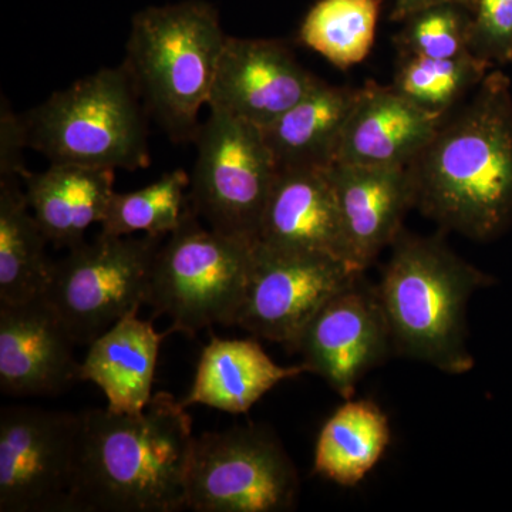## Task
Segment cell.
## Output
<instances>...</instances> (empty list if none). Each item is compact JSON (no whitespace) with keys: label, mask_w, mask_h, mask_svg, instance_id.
<instances>
[{"label":"cell","mask_w":512,"mask_h":512,"mask_svg":"<svg viewBox=\"0 0 512 512\" xmlns=\"http://www.w3.org/2000/svg\"><path fill=\"white\" fill-rule=\"evenodd\" d=\"M413 204L440 227L493 241L512 225V90L491 70L473 99L407 165Z\"/></svg>","instance_id":"1"},{"label":"cell","mask_w":512,"mask_h":512,"mask_svg":"<svg viewBox=\"0 0 512 512\" xmlns=\"http://www.w3.org/2000/svg\"><path fill=\"white\" fill-rule=\"evenodd\" d=\"M84 434L73 511L177 512L187 508L192 420L171 394L137 414L93 409Z\"/></svg>","instance_id":"2"},{"label":"cell","mask_w":512,"mask_h":512,"mask_svg":"<svg viewBox=\"0 0 512 512\" xmlns=\"http://www.w3.org/2000/svg\"><path fill=\"white\" fill-rule=\"evenodd\" d=\"M493 284L440 237L402 229L377 284L394 352L448 375L470 372L476 360L468 349V302Z\"/></svg>","instance_id":"3"},{"label":"cell","mask_w":512,"mask_h":512,"mask_svg":"<svg viewBox=\"0 0 512 512\" xmlns=\"http://www.w3.org/2000/svg\"><path fill=\"white\" fill-rule=\"evenodd\" d=\"M228 35L204 0L150 6L131 20L123 66L146 113L177 143L195 140Z\"/></svg>","instance_id":"4"},{"label":"cell","mask_w":512,"mask_h":512,"mask_svg":"<svg viewBox=\"0 0 512 512\" xmlns=\"http://www.w3.org/2000/svg\"><path fill=\"white\" fill-rule=\"evenodd\" d=\"M146 109L130 76L106 67L23 114L28 147L50 164L136 171L150 165Z\"/></svg>","instance_id":"5"},{"label":"cell","mask_w":512,"mask_h":512,"mask_svg":"<svg viewBox=\"0 0 512 512\" xmlns=\"http://www.w3.org/2000/svg\"><path fill=\"white\" fill-rule=\"evenodd\" d=\"M254 252L255 242L204 227L190 208L158 249L147 305L170 318L171 333L235 326Z\"/></svg>","instance_id":"6"},{"label":"cell","mask_w":512,"mask_h":512,"mask_svg":"<svg viewBox=\"0 0 512 512\" xmlns=\"http://www.w3.org/2000/svg\"><path fill=\"white\" fill-rule=\"evenodd\" d=\"M165 238L100 234L53 262L42 298L77 346L87 348L124 316L147 305L154 259Z\"/></svg>","instance_id":"7"},{"label":"cell","mask_w":512,"mask_h":512,"mask_svg":"<svg viewBox=\"0 0 512 512\" xmlns=\"http://www.w3.org/2000/svg\"><path fill=\"white\" fill-rule=\"evenodd\" d=\"M298 495L295 464L266 427L248 424L195 437L185 494L188 510L291 511Z\"/></svg>","instance_id":"8"},{"label":"cell","mask_w":512,"mask_h":512,"mask_svg":"<svg viewBox=\"0 0 512 512\" xmlns=\"http://www.w3.org/2000/svg\"><path fill=\"white\" fill-rule=\"evenodd\" d=\"M190 205L208 227L256 242L259 224L278 175L261 128L211 110L195 137Z\"/></svg>","instance_id":"9"},{"label":"cell","mask_w":512,"mask_h":512,"mask_svg":"<svg viewBox=\"0 0 512 512\" xmlns=\"http://www.w3.org/2000/svg\"><path fill=\"white\" fill-rule=\"evenodd\" d=\"M83 434V413L3 407L0 512H73Z\"/></svg>","instance_id":"10"},{"label":"cell","mask_w":512,"mask_h":512,"mask_svg":"<svg viewBox=\"0 0 512 512\" xmlns=\"http://www.w3.org/2000/svg\"><path fill=\"white\" fill-rule=\"evenodd\" d=\"M357 274L338 258L256 244L235 326L291 348L316 312Z\"/></svg>","instance_id":"11"},{"label":"cell","mask_w":512,"mask_h":512,"mask_svg":"<svg viewBox=\"0 0 512 512\" xmlns=\"http://www.w3.org/2000/svg\"><path fill=\"white\" fill-rule=\"evenodd\" d=\"M292 352L343 399H352L357 384L394 353L377 285L357 274L309 320Z\"/></svg>","instance_id":"12"},{"label":"cell","mask_w":512,"mask_h":512,"mask_svg":"<svg viewBox=\"0 0 512 512\" xmlns=\"http://www.w3.org/2000/svg\"><path fill=\"white\" fill-rule=\"evenodd\" d=\"M320 82L279 40L228 36L208 106L264 128Z\"/></svg>","instance_id":"13"},{"label":"cell","mask_w":512,"mask_h":512,"mask_svg":"<svg viewBox=\"0 0 512 512\" xmlns=\"http://www.w3.org/2000/svg\"><path fill=\"white\" fill-rule=\"evenodd\" d=\"M74 342L42 298L0 303V392L12 397L55 396L80 380Z\"/></svg>","instance_id":"14"},{"label":"cell","mask_w":512,"mask_h":512,"mask_svg":"<svg viewBox=\"0 0 512 512\" xmlns=\"http://www.w3.org/2000/svg\"><path fill=\"white\" fill-rule=\"evenodd\" d=\"M329 175L349 264L365 272L384 248L392 247L414 208L409 171L403 165L335 163Z\"/></svg>","instance_id":"15"},{"label":"cell","mask_w":512,"mask_h":512,"mask_svg":"<svg viewBox=\"0 0 512 512\" xmlns=\"http://www.w3.org/2000/svg\"><path fill=\"white\" fill-rule=\"evenodd\" d=\"M256 244L278 251L329 255L350 265L329 167L278 170Z\"/></svg>","instance_id":"16"},{"label":"cell","mask_w":512,"mask_h":512,"mask_svg":"<svg viewBox=\"0 0 512 512\" xmlns=\"http://www.w3.org/2000/svg\"><path fill=\"white\" fill-rule=\"evenodd\" d=\"M444 120L420 109L392 84L367 83L343 130L336 163L407 167Z\"/></svg>","instance_id":"17"},{"label":"cell","mask_w":512,"mask_h":512,"mask_svg":"<svg viewBox=\"0 0 512 512\" xmlns=\"http://www.w3.org/2000/svg\"><path fill=\"white\" fill-rule=\"evenodd\" d=\"M170 333H158L137 313L124 316L87 346L80 380L100 387L110 412H143L154 396L158 350Z\"/></svg>","instance_id":"18"},{"label":"cell","mask_w":512,"mask_h":512,"mask_svg":"<svg viewBox=\"0 0 512 512\" xmlns=\"http://www.w3.org/2000/svg\"><path fill=\"white\" fill-rule=\"evenodd\" d=\"M116 171L74 164H50L25 178V194L49 244L72 249L100 224L114 192Z\"/></svg>","instance_id":"19"},{"label":"cell","mask_w":512,"mask_h":512,"mask_svg":"<svg viewBox=\"0 0 512 512\" xmlns=\"http://www.w3.org/2000/svg\"><path fill=\"white\" fill-rule=\"evenodd\" d=\"M305 372L303 363L276 365L255 340L212 338L202 350L194 383L181 403L244 414L276 384Z\"/></svg>","instance_id":"20"},{"label":"cell","mask_w":512,"mask_h":512,"mask_svg":"<svg viewBox=\"0 0 512 512\" xmlns=\"http://www.w3.org/2000/svg\"><path fill=\"white\" fill-rule=\"evenodd\" d=\"M359 94L360 89L330 86L322 80L305 99L261 128L278 170L335 164Z\"/></svg>","instance_id":"21"},{"label":"cell","mask_w":512,"mask_h":512,"mask_svg":"<svg viewBox=\"0 0 512 512\" xmlns=\"http://www.w3.org/2000/svg\"><path fill=\"white\" fill-rule=\"evenodd\" d=\"M389 419L372 400H346L320 430L313 470L342 487H355L389 446Z\"/></svg>","instance_id":"22"},{"label":"cell","mask_w":512,"mask_h":512,"mask_svg":"<svg viewBox=\"0 0 512 512\" xmlns=\"http://www.w3.org/2000/svg\"><path fill=\"white\" fill-rule=\"evenodd\" d=\"M47 244L19 180H0V303L43 295L53 268Z\"/></svg>","instance_id":"23"},{"label":"cell","mask_w":512,"mask_h":512,"mask_svg":"<svg viewBox=\"0 0 512 512\" xmlns=\"http://www.w3.org/2000/svg\"><path fill=\"white\" fill-rule=\"evenodd\" d=\"M382 0H319L306 13L299 40L339 69L362 63L375 43Z\"/></svg>","instance_id":"24"},{"label":"cell","mask_w":512,"mask_h":512,"mask_svg":"<svg viewBox=\"0 0 512 512\" xmlns=\"http://www.w3.org/2000/svg\"><path fill=\"white\" fill-rule=\"evenodd\" d=\"M191 175L178 170L164 173L154 183L131 192H113L101 220L100 234L111 237L144 235L168 237L190 210Z\"/></svg>","instance_id":"25"},{"label":"cell","mask_w":512,"mask_h":512,"mask_svg":"<svg viewBox=\"0 0 512 512\" xmlns=\"http://www.w3.org/2000/svg\"><path fill=\"white\" fill-rule=\"evenodd\" d=\"M493 67L471 52L454 59L399 56L392 86L420 109L446 117Z\"/></svg>","instance_id":"26"},{"label":"cell","mask_w":512,"mask_h":512,"mask_svg":"<svg viewBox=\"0 0 512 512\" xmlns=\"http://www.w3.org/2000/svg\"><path fill=\"white\" fill-rule=\"evenodd\" d=\"M473 12L466 6L444 3L413 13L394 36L399 56L454 59L470 52Z\"/></svg>","instance_id":"27"},{"label":"cell","mask_w":512,"mask_h":512,"mask_svg":"<svg viewBox=\"0 0 512 512\" xmlns=\"http://www.w3.org/2000/svg\"><path fill=\"white\" fill-rule=\"evenodd\" d=\"M470 52L493 66L512 63V0H477Z\"/></svg>","instance_id":"28"},{"label":"cell","mask_w":512,"mask_h":512,"mask_svg":"<svg viewBox=\"0 0 512 512\" xmlns=\"http://www.w3.org/2000/svg\"><path fill=\"white\" fill-rule=\"evenodd\" d=\"M28 147L23 116L13 113L2 97L0 107V180H25L30 174L23 150Z\"/></svg>","instance_id":"29"},{"label":"cell","mask_w":512,"mask_h":512,"mask_svg":"<svg viewBox=\"0 0 512 512\" xmlns=\"http://www.w3.org/2000/svg\"><path fill=\"white\" fill-rule=\"evenodd\" d=\"M477 0H394L393 10L390 13V19L394 22H403L413 13L421 9L430 8V6L444 5V3H454V5L466 6L473 12Z\"/></svg>","instance_id":"30"}]
</instances>
